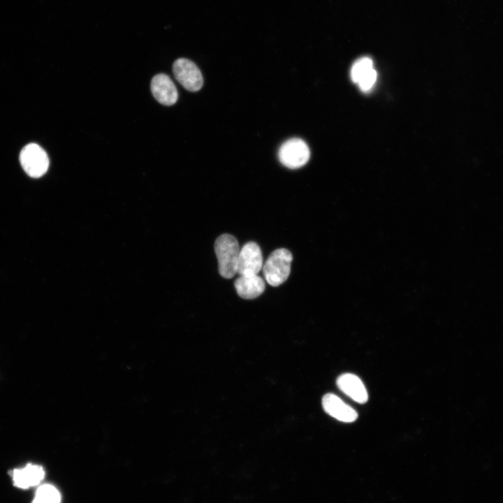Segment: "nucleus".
Returning <instances> with one entry per match:
<instances>
[{
	"mask_svg": "<svg viewBox=\"0 0 503 503\" xmlns=\"http://www.w3.org/2000/svg\"><path fill=\"white\" fill-rule=\"evenodd\" d=\"M262 268L263 256L258 245L254 242L244 245L239 254L237 273L239 275H254Z\"/></svg>",
	"mask_w": 503,
	"mask_h": 503,
	"instance_id": "423d86ee",
	"label": "nucleus"
},
{
	"mask_svg": "<svg viewBox=\"0 0 503 503\" xmlns=\"http://www.w3.org/2000/svg\"><path fill=\"white\" fill-rule=\"evenodd\" d=\"M377 78L374 68L365 75L358 82V85L363 92H369L374 86Z\"/></svg>",
	"mask_w": 503,
	"mask_h": 503,
	"instance_id": "4468645a",
	"label": "nucleus"
},
{
	"mask_svg": "<svg viewBox=\"0 0 503 503\" xmlns=\"http://www.w3.org/2000/svg\"><path fill=\"white\" fill-rule=\"evenodd\" d=\"M279 160L284 166L295 169L305 165L310 156L306 143L300 138H291L284 142L278 152Z\"/></svg>",
	"mask_w": 503,
	"mask_h": 503,
	"instance_id": "20e7f679",
	"label": "nucleus"
},
{
	"mask_svg": "<svg viewBox=\"0 0 503 503\" xmlns=\"http://www.w3.org/2000/svg\"><path fill=\"white\" fill-rule=\"evenodd\" d=\"M31 503H36V502H34V501H32V502H31Z\"/></svg>",
	"mask_w": 503,
	"mask_h": 503,
	"instance_id": "2eb2a0df",
	"label": "nucleus"
},
{
	"mask_svg": "<svg viewBox=\"0 0 503 503\" xmlns=\"http://www.w3.org/2000/svg\"><path fill=\"white\" fill-rule=\"evenodd\" d=\"M20 161L26 173L34 178L43 176L49 167V159L46 152L35 143L28 144L22 148L20 154Z\"/></svg>",
	"mask_w": 503,
	"mask_h": 503,
	"instance_id": "7ed1b4c3",
	"label": "nucleus"
},
{
	"mask_svg": "<svg viewBox=\"0 0 503 503\" xmlns=\"http://www.w3.org/2000/svg\"><path fill=\"white\" fill-rule=\"evenodd\" d=\"M322 406L327 414L342 422L351 423L358 417L357 412L352 407L332 393L323 397Z\"/></svg>",
	"mask_w": 503,
	"mask_h": 503,
	"instance_id": "1a4fd4ad",
	"label": "nucleus"
},
{
	"mask_svg": "<svg viewBox=\"0 0 503 503\" xmlns=\"http://www.w3.org/2000/svg\"><path fill=\"white\" fill-rule=\"evenodd\" d=\"M151 91L155 99L164 105H172L178 98L177 88L169 76L159 73L151 81Z\"/></svg>",
	"mask_w": 503,
	"mask_h": 503,
	"instance_id": "6e6552de",
	"label": "nucleus"
},
{
	"mask_svg": "<svg viewBox=\"0 0 503 503\" xmlns=\"http://www.w3.org/2000/svg\"><path fill=\"white\" fill-rule=\"evenodd\" d=\"M176 80L188 91L197 92L201 89L203 78L198 66L186 58L176 59L173 65Z\"/></svg>",
	"mask_w": 503,
	"mask_h": 503,
	"instance_id": "39448f33",
	"label": "nucleus"
},
{
	"mask_svg": "<svg viewBox=\"0 0 503 503\" xmlns=\"http://www.w3.org/2000/svg\"><path fill=\"white\" fill-rule=\"evenodd\" d=\"M292 260V254L287 249L280 248L273 251L263 265L267 282L272 286L284 283L289 276Z\"/></svg>",
	"mask_w": 503,
	"mask_h": 503,
	"instance_id": "f03ea898",
	"label": "nucleus"
},
{
	"mask_svg": "<svg viewBox=\"0 0 503 503\" xmlns=\"http://www.w3.org/2000/svg\"><path fill=\"white\" fill-rule=\"evenodd\" d=\"M219 274L226 279L232 278L238 270L240 246L237 239L230 234H222L214 242Z\"/></svg>",
	"mask_w": 503,
	"mask_h": 503,
	"instance_id": "f257e3e1",
	"label": "nucleus"
},
{
	"mask_svg": "<svg viewBox=\"0 0 503 503\" xmlns=\"http://www.w3.org/2000/svg\"><path fill=\"white\" fill-rule=\"evenodd\" d=\"M234 285L238 296L247 300L257 298L265 288L263 279L258 275H240Z\"/></svg>",
	"mask_w": 503,
	"mask_h": 503,
	"instance_id": "9b49d317",
	"label": "nucleus"
},
{
	"mask_svg": "<svg viewBox=\"0 0 503 503\" xmlns=\"http://www.w3.org/2000/svg\"><path fill=\"white\" fill-rule=\"evenodd\" d=\"M374 68L373 61L368 57H364L356 60L351 69V78L353 82H358L368 72Z\"/></svg>",
	"mask_w": 503,
	"mask_h": 503,
	"instance_id": "ddd939ff",
	"label": "nucleus"
},
{
	"mask_svg": "<svg viewBox=\"0 0 503 503\" xmlns=\"http://www.w3.org/2000/svg\"><path fill=\"white\" fill-rule=\"evenodd\" d=\"M33 501L36 503H61V495L54 486L41 484L36 490Z\"/></svg>",
	"mask_w": 503,
	"mask_h": 503,
	"instance_id": "f8f14e48",
	"label": "nucleus"
},
{
	"mask_svg": "<svg viewBox=\"0 0 503 503\" xmlns=\"http://www.w3.org/2000/svg\"><path fill=\"white\" fill-rule=\"evenodd\" d=\"M338 388L347 395L359 403L367 401L368 394L360 379L353 374L346 373L337 379Z\"/></svg>",
	"mask_w": 503,
	"mask_h": 503,
	"instance_id": "9d476101",
	"label": "nucleus"
},
{
	"mask_svg": "<svg viewBox=\"0 0 503 503\" xmlns=\"http://www.w3.org/2000/svg\"><path fill=\"white\" fill-rule=\"evenodd\" d=\"M11 474L15 487L27 490L41 485L45 477V471L39 465L29 463L23 467L13 469Z\"/></svg>",
	"mask_w": 503,
	"mask_h": 503,
	"instance_id": "0eeeda50",
	"label": "nucleus"
}]
</instances>
